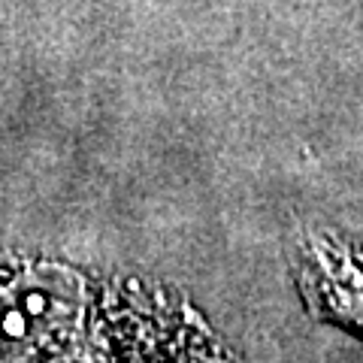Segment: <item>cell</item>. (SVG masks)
Returning <instances> with one entry per match:
<instances>
[{
	"mask_svg": "<svg viewBox=\"0 0 363 363\" xmlns=\"http://www.w3.org/2000/svg\"><path fill=\"white\" fill-rule=\"evenodd\" d=\"M67 318V300L49 285H21L0 303V348H33Z\"/></svg>",
	"mask_w": 363,
	"mask_h": 363,
	"instance_id": "cell-1",
	"label": "cell"
}]
</instances>
